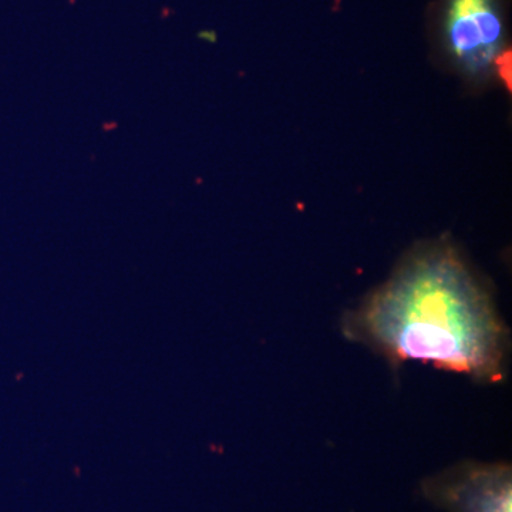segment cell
I'll return each mask as SVG.
<instances>
[{"mask_svg": "<svg viewBox=\"0 0 512 512\" xmlns=\"http://www.w3.org/2000/svg\"><path fill=\"white\" fill-rule=\"evenodd\" d=\"M340 330L392 369L416 360L477 383L507 375L510 330L493 291L448 242L404 256L384 284L345 313Z\"/></svg>", "mask_w": 512, "mask_h": 512, "instance_id": "obj_1", "label": "cell"}, {"mask_svg": "<svg viewBox=\"0 0 512 512\" xmlns=\"http://www.w3.org/2000/svg\"><path fill=\"white\" fill-rule=\"evenodd\" d=\"M426 490L451 512H511V470L505 464H460L430 480Z\"/></svg>", "mask_w": 512, "mask_h": 512, "instance_id": "obj_2", "label": "cell"}, {"mask_svg": "<svg viewBox=\"0 0 512 512\" xmlns=\"http://www.w3.org/2000/svg\"><path fill=\"white\" fill-rule=\"evenodd\" d=\"M495 64L497 67H500L501 79L505 80V83L508 82V87H510L511 82V55L510 52L504 53V55L498 56L495 59Z\"/></svg>", "mask_w": 512, "mask_h": 512, "instance_id": "obj_4", "label": "cell"}, {"mask_svg": "<svg viewBox=\"0 0 512 512\" xmlns=\"http://www.w3.org/2000/svg\"><path fill=\"white\" fill-rule=\"evenodd\" d=\"M503 25L491 0H453L448 15L451 52L467 72L483 73L495 62Z\"/></svg>", "mask_w": 512, "mask_h": 512, "instance_id": "obj_3", "label": "cell"}]
</instances>
